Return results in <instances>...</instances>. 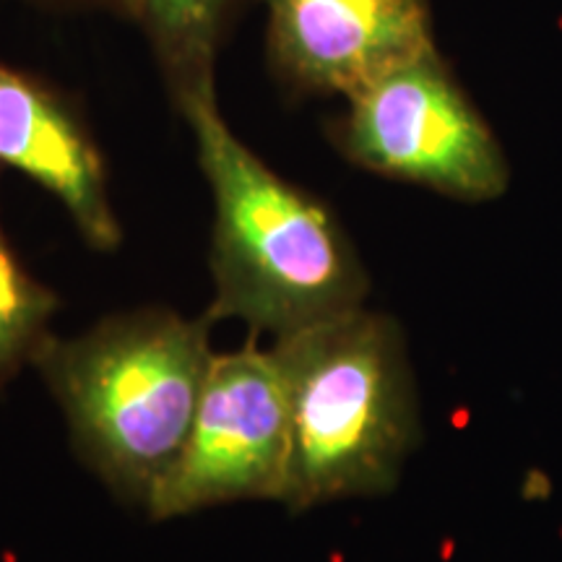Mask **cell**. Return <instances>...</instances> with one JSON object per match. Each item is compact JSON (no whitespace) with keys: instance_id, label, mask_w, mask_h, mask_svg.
<instances>
[{"instance_id":"8","label":"cell","mask_w":562,"mask_h":562,"mask_svg":"<svg viewBox=\"0 0 562 562\" xmlns=\"http://www.w3.org/2000/svg\"><path fill=\"white\" fill-rule=\"evenodd\" d=\"M240 0H123L154 45L175 91L214 76L216 50Z\"/></svg>"},{"instance_id":"7","label":"cell","mask_w":562,"mask_h":562,"mask_svg":"<svg viewBox=\"0 0 562 562\" xmlns=\"http://www.w3.org/2000/svg\"><path fill=\"white\" fill-rule=\"evenodd\" d=\"M0 161L50 191L91 248L121 243L104 165L89 133L50 89L0 63Z\"/></svg>"},{"instance_id":"2","label":"cell","mask_w":562,"mask_h":562,"mask_svg":"<svg viewBox=\"0 0 562 562\" xmlns=\"http://www.w3.org/2000/svg\"><path fill=\"white\" fill-rule=\"evenodd\" d=\"M290 396V510L383 495L419 438L406 341L389 315L360 311L273 341Z\"/></svg>"},{"instance_id":"4","label":"cell","mask_w":562,"mask_h":562,"mask_svg":"<svg viewBox=\"0 0 562 562\" xmlns=\"http://www.w3.org/2000/svg\"><path fill=\"white\" fill-rule=\"evenodd\" d=\"M339 146L364 170L461 201H492L508 159L438 53L391 70L349 97Z\"/></svg>"},{"instance_id":"1","label":"cell","mask_w":562,"mask_h":562,"mask_svg":"<svg viewBox=\"0 0 562 562\" xmlns=\"http://www.w3.org/2000/svg\"><path fill=\"white\" fill-rule=\"evenodd\" d=\"M214 199L209 321L292 336L364 307L368 271L336 216L281 180L232 133L214 76L175 91Z\"/></svg>"},{"instance_id":"5","label":"cell","mask_w":562,"mask_h":562,"mask_svg":"<svg viewBox=\"0 0 562 562\" xmlns=\"http://www.w3.org/2000/svg\"><path fill=\"white\" fill-rule=\"evenodd\" d=\"M290 467V396L273 349L214 355L191 438L149 501L151 518L235 501H279Z\"/></svg>"},{"instance_id":"3","label":"cell","mask_w":562,"mask_h":562,"mask_svg":"<svg viewBox=\"0 0 562 562\" xmlns=\"http://www.w3.org/2000/svg\"><path fill=\"white\" fill-rule=\"evenodd\" d=\"M209 323L121 315L79 339L47 336L32 360L91 467L144 508L191 438L214 360Z\"/></svg>"},{"instance_id":"6","label":"cell","mask_w":562,"mask_h":562,"mask_svg":"<svg viewBox=\"0 0 562 562\" xmlns=\"http://www.w3.org/2000/svg\"><path fill=\"white\" fill-rule=\"evenodd\" d=\"M269 58L292 87L349 97L435 50L430 0H263Z\"/></svg>"},{"instance_id":"10","label":"cell","mask_w":562,"mask_h":562,"mask_svg":"<svg viewBox=\"0 0 562 562\" xmlns=\"http://www.w3.org/2000/svg\"><path fill=\"white\" fill-rule=\"evenodd\" d=\"M66 3H94V5H112V9L123 11V0H66Z\"/></svg>"},{"instance_id":"9","label":"cell","mask_w":562,"mask_h":562,"mask_svg":"<svg viewBox=\"0 0 562 562\" xmlns=\"http://www.w3.org/2000/svg\"><path fill=\"white\" fill-rule=\"evenodd\" d=\"M55 311L58 297L21 269L0 227V383L34 360Z\"/></svg>"}]
</instances>
